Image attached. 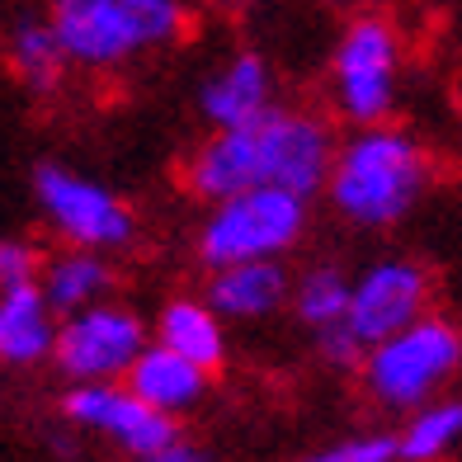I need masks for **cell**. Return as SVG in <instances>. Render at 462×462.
Masks as SVG:
<instances>
[{
	"label": "cell",
	"mask_w": 462,
	"mask_h": 462,
	"mask_svg": "<svg viewBox=\"0 0 462 462\" xmlns=\"http://www.w3.org/2000/svg\"><path fill=\"white\" fill-rule=\"evenodd\" d=\"M307 226H311V199L274 184H255L208 203L194 250L203 269H222L236 260H283L302 245Z\"/></svg>",
	"instance_id": "obj_4"
},
{
	"label": "cell",
	"mask_w": 462,
	"mask_h": 462,
	"mask_svg": "<svg viewBox=\"0 0 462 462\" xmlns=\"http://www.w3.org/2000/svg\"><path fill=\"white\" fill-rule=\"evenodd\" d=\"M430 274L425 264H415L406 255H387L373 260L359 279H349V307H345V326L364 349L383 335L411 326L415 317L430 311Z\"/></svg>",
	"instance_id": "obj_9"
},
{
	"label": "cell",
	"mask_w": 462,
	"mask_h": 462,
	"mask_svg": "<svg viewBox=\"0 0 462 462\" xmlns=\"http://www.w3.org/2000/svg\"><path fill=\"white\" fill-rule=\"evenodd\" d=\"M274 104V67L260 52H231L199 86V118L208 128H236Z\"/></svg>",
	"instance_id": "obj_11"
},
{
	"label": "cell",
	"mask_w": 462,
	"mask_h": 462,
	"mask_svg": "<svg viewBox=\"0 0 462 462\" xmlns=\"http://www.w3.org/2000/svg\"><path fill=\"white\" fill-rule=\"evenodd\" d=\"M5 61H10L19 86L33 90V95H52L61 80H67V67H71L67 52H61V43H57V33H52V24L38 19V14H24V19L10 24Z\"/></svg>",
	"instance_id": "obj_17"
},
{
	"label": "cell",
	"mask_w": 462,
	"mask_h": 462,
	"mask_svg": "<svg viewBox=\"0 0 462 462\" xmlns=\"http://www.w3.org/2000/svg\"><path fill=\"white\" fill-rule=\"evenodd\" d=\"M152 340L184 354V359H194L208 373H217L226 364V321L213 311L208 298H171L156 311Z\"/></svg>",
	"instance_id": "obj_16"
},
{
	"label": "cell",
	"mask_w": 462,
	"mask_h": 462,
	"mask_svg": "<svg viewBox=\"0 0 462 462\" xmlns=\"http://www.w3.org/2000/svg\"><path fill=\"white\" fill-rule=\"evenodd\" d=\"M146 340H152V330L137 311L104 298L57 317L52 364L67 383H118Z\"/></svg>",
	"instance_id": "obj_8"
},
{
	"label": "cell",
	"mask_w": 462,
	"mask_h": 462,
	"mask_svg": "<svg viewBox=\"0 0 462 462\" xmlns=\"http://www.w3.org/2000/svg\"><path fill=\"white\" fill-rule=\"evenodd\" d=\"M33 203L61 245L118 255L137 241V213L128 208V199H118L104 180L80 175L71 165H33Z\"/></svg>",
	"instance_id": "obj_6"
},
{
	"label": "cell",
	"mask_w": 462,
	"mask_h": 462,
	"mask_svg": "<svg viewBox=\"0 0 462 462\" xmlns=\"http://www.w3.org/2000/svg\"><path fill=\"white\" fill-rule=\"evenodd\" d=\"M123 383L146 406H156L165 415H189L208 396L213 373L199 368L194 359H184V354H175V349H165L161 340H146L137 349V359L128 364V373H123Z\"/></svg>",
	"instance_id": "obj_13"
},
{
	"label": "cell",
	"mask_w": 462,
	"mask_h": 462,
	"mask_svg": "<svg viewBox=\"0 0 462 462\" xmlns=\"http://www.w3.org/2000/svg\"><path fill=\"white\" fill-rule=\"evenodd\" d=\"M61 420L137 462H165V453L184 439L180 415L146 406L137 392H128L123 377L118 383H71L61 396Z\"/></svg>",
	"instance_id": "obj_7"
},
{
	"label": "cell",
	"mask_w": 462,
	"mask_h": 462,
	"mask_svg": "<svg viewBox=\"0 0 462 462\" xmlns=\"http://www.w3.org/2000/svg\"><path fill=\"white\" fill-rule=\"evenodd\" d=\"M114 283H118L114 260L104 250H86V245H61L38 269V288H43V298L52 302L57 317H67L76 307H90V302H104L114 292Z\"/></svg>",
	"instance_id": "obj_15"
},
{
	"label": "cell",
	"mask_w": 462,
	"mask_h": 462,
	"mask_svg": "<svg viewBox=\"0 0 462 462\" xmlns=\"http://www.w3.org/2000/svg\"><path fill=\"white\" fill-rule=\"evenodd\" d=\"M52 340H57V311L43 298L38 279L0 288V364L38 368L52 359Z\"/></svg>",
	"instance_id": "obj_14"
},
{
	"label": "cell",
	"mask_w": 462,
	"mask_h": 462,
	"mask_svg": "<svg viewBox=\"0 0 462 462\" xmlns=\"http://www.w3.org/2000/svg\"><path fill=\"white\" fill-rule=\"evenodd\" d=\"M330 99L354 128L387 123L402 99V33L383 14L349 19L330 52Z\"/></svg>",
	"instance_id": "obj_5"
},
{
	"label": "cell",
	"mask_w": 462,
	"mask_h": 462,
	"mask_svg": "<svg viewBox=\"0 0 462 462\" xmlns=\"http://www.w3.org/2000/svg\"><path fill=\"white\" fill-rule=\"evenodd\" d=\"M213 5H217V10H250L255 0H213Z\"/></svg>",
	"instance_id": "obj_23"
},
{
	"label": "cell",
	"mask_w": 462,
	"mask_h": 462,
	"mask_svg": "<svg viewBox=\"0 0 462 462\" xmlns=\"http://www.w3.org/2000/svg\"><path fill=\"white\" fill-rule=\"evenodd\" d=\"M330 156L335 133L321 114L269 104L260 118L208 133V142H199V152H189L184 161V189L203 203H217L255 184L317 199L330 175Z\"/></svg>",
	"instance_id": "obj_1"
},
{
	"label": "cell",
	"mask_w": 462,
	"mask_h": 462,
	"mask_svg": "<svg viewBox=\"0 0 462 462\" xmlns=\"http://www.w3.org/2000/svg\"><path fill=\"white\" fill-rule=\"evenodd\" d=\"M311 457L317 462H396V434H387V430L345 434V439H335V444H326Z\"/></svg>",
	"instance_id": "obj_20"
},
{
	"label": "cell",
	"mask_w": 462,
	"mask_h": 462,
	"mask_svg": "<svg viewBox=\"0 0 462 462\" xmlns=\"http://www.w3.org/2000/svg\"><path fill=\"white\" fill-rule=\"evenodd\" d=\"M288 307L311 335L330 330L345 321V307H349V274L335 264H311L302 279H292L288 288Z\"/></svg>",
	"instance_id": "obj_19"
},
{
	"label": "cell",
	"mask_w": 462,
	"mask_h": 462,
	"mask_svg": "<svg viewBox=\"0 0 462 462\" xmlns=\"http://www.w3.org/2000/svg\"><path fill=\"white\" fill-rule=\"evenodd\" d=\"M292 274L283 260H236L222 269H208V292L222 321H264L288 307Z\"/></svg>",
	"instance_id": "obj_12"
},
{
	"label": "cell",
	"mask_w": 462,
	"mask_h": 462,
	"mask_svg": "<svg viewBox=\"0 0 462 462\" xmlns=\"http://www.w3.org/2000/svg\"><path fill=\"white\" fill-rule=\"evenodd\" d=\"M462 368V326L448 317H415L411 326L373 340L359 359L364 396L383 411L406 415L420 402L439 396Z\"/></svg>",
	"instance_id": "obj_3"
},
{
	"label": "cell",
	"mask_w": 462,
	"mask_h": 462,
	"mask_svg": "<svg viewBox=\"0 0 462 462\" xmlns=\"http://www.w3.org/2000/svg\"><path fill=\"white\" fill-rule=\"evenodd\" d=\"M38 269H43V255H38L33 241H24V236H0V288L33 283Z\"/></svg>",
	"instance_id": "obj_21"
},
{
	"label": "cell",
	"mask_w": 462,
	"mask_h": 462,
	"mask_svg": "<svg viewBox=\"0 0 462 462\" xmlns=\"http://www.w3.org/2000/svg\"><path fill=\"white\" fill-rule=\"evenodd\" d=\"M317 349H321V359L330 368H359V359H364V345L349 335L345 321L330 326V330H317Z\"/></svg>",
	"instance_id": "obj_22"
},
{
	"label": "cell",
	"mask_w": 462,
	"mask_h": 462,
	"mask_svg": "<svg viewBox=\"0 0 462 462\" xmlns=\"http://www.w3.org/2000/svg\"><path fill=\"white\" fill-rule=\"evenodd\" d=\"M462 444V396H430L396 430V462H439Z\"/></svg>",
	"instance_id": "obj_18"
},
{
	"label": "cell",
	"mask_w": 462,
	"mask_h": 462,
	"mask_svg": "<svg viewBox=\"0 0 462 462\" xmlns=\"http://www.w3.org/2000/svg\"><path fill=\"white\" fill-rule=\"evenodd\" d=\"M430 189V152L396 123H364L345 142H335L326 203L335 217L359 231H387L406 222Z\"/></svg>",
	"instance_id": "obj_2"
},
{
	"label": "cell",
	"mask_w": 462,
	"mask_h": 462,
	"mask_svg": "<svg viewBox=\"0 0 462 462\" xmlns=\"http://www.w3.org/2000/svg\"><path fill=\"white\" fill-rule=\"evenodd\" d=\"M48 24L71 67L114 71L142 57L128 0H48Z\"/></svg>",
	"instance_id": "obj_10"
}]
</instances>
